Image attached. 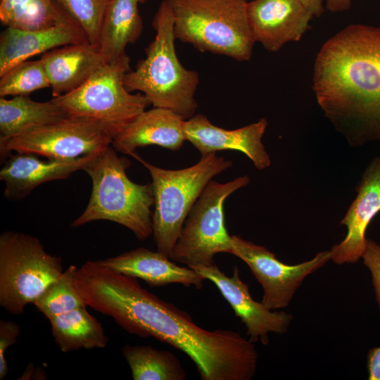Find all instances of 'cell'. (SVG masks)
I'll use <instances>...</instances> for the list:
<instances>
[{
  "label": "cell",
  "instance_id": "obj_1",
  "mask_svg": "<svg viewBox=\"0 0 380 380\" xmlns=\"http://www.w3.org/2000/svg\"><path fill=\"white\" fill-rule=\"evenodd\" d=\"M77 290L87 306L127 332L184 353L202 380H250L256 372L254 343L236 331L198 326L189 314L143 288L136 277L93 261L80 275Z\"/></svg>",
  "mask_w": 380,
  "mask_h": 380
},
{
  "label": "cell",
  "instance_id": "obj_2",
  "mask_svg": "<svg viewBox=\"0 0 380 380\" xmlns=\"http://www.w3.org/2000/svg\"><path fill=\"white\" fill-rule=\"evenodd\" d=\"M312 89L348 144L380 141V27L353 24L329 38L314 64Z\"/></svg>",
  "mask_w": 380,
  "mask_h": 380
},
{
  "label": "cell",
  "instance_id": "obj_3",
  "mask_svg": "<svg viewBox=\"0 0 380 380\" xmlns=\"http://www.w3.org/2000/svg\"><path fill=\"white\" fill-rule=\"evenodd\" d=\"M152 24L156 36L145 49L146 58L125 75L124 84L130 92H142L153 107L171 110L186 120L198 108L195 93L199 75L186 69L177 56L173 18L165 0Z\"/></svg>",
  "mask_w": 380,
  "mask_h": 380
},
{
  "label": "cell",
  "instance_id": "obj_4",
  "mask_svg": "<svg viewBox=\"0 0 380 380\" xmlns=\"http://www.w3.org/2000/svg\"><path fill=\"white\" fill-rule=\"evenodd\" d=\"M129 165L130 161L119 157L113 146L99 153L84 170L91 180V194L84 212L71 223L72 227L108 220L125 227L140 241L153 235V186L131 181L126 173Z\"/></svg>",
  "mask_w": 380,
  "mask_h": 380
},
{
  "label": "cell",
  "instance_id": "obj_5",
  "mask_svg": "<svg viewBox=\"0 0 380 380\" xmlns=\"http://www.w3.org/2000/svg\"><path fill=\"white\" fill-rule=\"evenodd\" d=\"M176 39L201 52L251 59L254 44L247 15L248 0H165Z\"/></svg>",
  "mask_w": 380,
  "mask_h": 380
},
{
  "label": "cell",
  "instance_id": "obj_6",
  "mask_svg": "<svg viewBox=\"0 0 380 380\" xmlns=\"http://www.w3.org/2000/svg\"><path fill=\"white\" fill-rule=\"evenodd\" d=\"M135 158L148 170L154 190L153 236L157 251L170 258L184 221L202 191L216 175L232 166V161L216 153L202 156L195 165L171 170Z\"/></svg>",
  "mask_w": 380,
  "mask_h": 380
},
{
  "label": "cell",
  "instance_id": "obj_7",
  "mask_svg": "<svg viewBox=\"0 0 380 380\" xmlns=\"http://www.w3.org/2000/svg\"><path fill=\"white\" fill-rule=\"evenodd\" d=\"M129 63L127 54L107 63L82 86L51 101L68 117L97 122L116 136L151 104L144 94H132L125 87Z\"/></svg>",
  "mask_w": 380,
  "mask_h": 380
},
{
  "label": "cell",
  "instance_id": "obj_8",
  "mask_svg": "<svg viewBox=\"0 0 380 380\" xmlns=\"http://www.w3.org/2000/svg\"><path fill=\"white\" fill-rule=\"evenodd\" d=\"M62 260L46 251L39 239L23 232L0 235V305L23 313L63 272Z\"/></svg>",
  "mask_w": 380,
  "mask_h": 380
},
{
  "label": "cell",
  "instance_id": "obj_9",
  "mask_svg": "<svg viewBox=\"0 0 380 380\" xmlns=\"http://www.w3.org/2000/svg\"><path fill=\"white\" fill-rule=\"evenodd\" d=\"M250 183L247 175L226 183L210 180L189 213L170 258L188 267L211 266L219 253L233 254L232 238L225 227L224 203Z\"/></svg>",
  "mask_w": 380,
  "mask_h": 380
},
{
  "label": "cell",
  "instance_id": "obj_10",
  "mask_svg": "<svg viewBox=\"0 0 380 380\" xmlns=\"http://www.w3.org/2000/svg\"><path fill=\"white\" fill-rule=\"evenodd\" d=\"M115 134L95 122L66 117L55 123L37 127L0 140L1 156L11 151L67 160L101 152L112 144Z\"/></svg>",
  "mask_w": 380,
  "mask_h": 380
},
{
  "label": "cell",
  "instance_id": "obj_11",
  "mask_svg": "<svg viewBox=\"0 0 380 380\" xmlns=\"http://www.w3.org/2000/svg\"><path fill=\"white\" fill-rule=\"evenodd\" d=\"M234 255L243 260L261 285V302L271 310L289 305L306 277L324 267L329 260V251L317 253L309 260L289 265L279 260L265 246L238 235L232 236Z\"/></svg>",
  "mask_w": 380,
  "mask_h": 380
},
{
  "label": "cell",
  "instance_id": "obj_12",
  "mask_svg": "<svg viewBox=\"0 0 380 380\" xmlns=\"http://www.w3.org/2000/svg\"><path fill=\"white\" fill-rule=\"evenodd\" d=\"M205 279L213 282L246 327V334L253 343L260 341L267 345L269 334H285L293 320V315L282 310H271L251 296L248 285L243 281L237 267L228 276L215 265L191 267Z\"/></svg>",
  "mask_w": 380,
  "mask_h": 380
},
{
  "label": "cell",
  "instance_id": "obj_13",
  "mask_svg": "<svg viewBox=\"0 0 380 380\" xmlns=\"http://www.w3.org/2000/svg\"><path fill=\"white\" fill-rule=\"evenodd\" d=\"M357 195L339 225L347 229L344 239L329 250L336 265L353 264L362 258L367 248L366 232L380 212V158L374 157L365 167L355 188Z\"/></svg>",
  "mask_w": 380,
  "mask_h": 380
},
{
  "label": "cell",
  "instance_id": "obj_14",
  "mask_svg": "<svg viewBox=\"0 0 380 380\" xmlns=\"http://www.w3.org/2000/svg\"><path fill=\"white\" fill-rule=\"evenodd\" d=\"M268 122L265 118L241 128L227 130L213 125L203 114L193 115L185 120L186 141L191 142L202 156L223 150L244 153L254 167L262 170L271 165L270 156L262 138Z\"/></svg>",
  "mask_w": 380,
  "mask_h": 380
},
{
  "label": "cell",
  "instance_id": "obj_15",
  "mask_svg": "<svg viewBox=\"0 0 380 380\" xmlns=\"http://www.w3.org/2000/svg\"><path fill=\"white\" fill-rule=\"evenodd\" d=\"M247 15L255 42L272 52L288 42L299 41L313 17L298 0L248 1Z\"/></svg>",
  "mask_w": 380,
  "mask_h": 380
},
{
  "label": "cell",
  "instance_id": "obj_16",
  "mask_svg": "<svg viewBox=\"0 0 380 380\" xmlns=\"http://www.w3.org/2000/svg\"><path fill=\"white\" fill-rule=\"evenodd\" d=\"M100 153L67 160H42L31 153L8 156L0 170V179L5 183L4 195L11 201L21 200L45 182L67 179L76 171H84Z\"/></svg>",
  "mask_w": 380,
  "mask_h": 380
},
{
  "label": "cell",
  "instance_id": "obj_17",
  "mask_svg": "<svg viewBox=\"0 0 380 380\" xmlns=\"http://www.w3.org/2000/svg\"><path fill=\"white\" fill-rule=\"evenodd\" d=\"M89 42L75 20L45 29L23 30L7 27L0 34V77L15 65L55 48Z\"/></svg>",
  "mask_w": 380,
  "mask_h": 380
},
{
  "label": "cell",
  "instance_id": "obj_18",
  "mask_svg": "<svg viewBox=\"0 0 380 380\" xmlns=\"http://www.w3.org/2000/svg\"><path fill=\"white\" fill-rule=\"evenodd\" d=\"M159 251L144 247L117 256L98 260L103 265L117 272L143 279L151 287L180 284L200 289L205 279L192 268L182 267Z\"/></svg>",
  "mask_w": 380,
  "mask_h": 380
},
{
  "label": "cell",
  "instance_id": "obj_19",
  "mask_svg": "<svg viewBox=\"0 0 380 380\" xmlns=\"http://www.w3.org/2000/svg\"><path fill=\"white\" fill-rule=\"evenodd\" d=\"M185 120L171 110L153 107L139 114L113 139V147L132 156L139 147L156 145L178 151L186 141Z\"/></svg>",
  "mask_w": 380,
  "mask_h": 380
},
{
  "label": "cell",
  "instance_id": "obj_20",
  "mask_svg": "<svg viewBox=\"0 0 380 380\" xmlns=\"http://www.w3.org/2000/svg\"><path fill=\"white\" fill-rule=\"evenodd\" d=\"M53 97L72 91L107 63L99 48L90 42L55 48L42 54Z\"/></svg>",
  "mask_w": 380,
  "mask_h": 380
},
{
  "label": "cell",
  "instance_id": "obj_21",
  "mask_svg": "<svg viewBox=\"0 0 380 380\" xmlns=\"http://www.w3.org/2000/svg\"><path fill=\"white\" fill-rule=\"evenodd\" d=\"M138 0H110L101 24L99 48L106 63L127 54L128 44L139 38L144 24Z\"/></svg>",
  "mask_w": 380,
  "mask_h": 380
},
{
  "label": "cell",
  "instance_id": "obj_22",
  "mask_svg": "<svg viewBox=\"0 0 380 380\" xmlns=\"http://www.w3.org/2000/svg\"><path fill=\"white\" fill-rule=\"evenodd\" d=\"M68 117L51 100L38 102L28 96L0 99V140L55 123Z\"/></svg>",
  "mask_w": 380,
  "mask_h": 380
},
{
  "label": "cell",
  "instance_id": "obj_23",
  "mask_svg": "<svg viewBox=\"0 0 380 380\" xmlns=\"http://www.w3.org/2000/svg\"><path fill=\"white\" fill-rule=\"evenodd\" d=\"M52 336L59 349L68 353L79 349L103 348L108 342L101 324L86 307L48 319Z\"/></svg>",
  "mask_w": 380,
  "mask_h": 380
},
{
  "label": "cell",
  "instance_id": "obj_24",
  "mask_svg": "<svg viewBox=\"0 0 380 380\" xmlns=\"http://www.w3.org/2000/svg\"><path fill=\"white\" fill-rule=\"evenodd\" d=\"M0 20L7 27L37 30L75 20L55 0H0Z\"/></svg>",
  "mask_w": 380,
  "mask_h": 380
},
{
  "label": "cell",
  "instance_id": "obj_25",
  "mask_svg": "<svg viewBox=\"0 0 380 380\" xmlns=\"http://www.w3.org/2000/svg\"><path fill=\"white\" fill-rule=\"evenodd\" d=\"M122 353L134 380H184L186 376L179 359L170 351L127 344Z\"/></svg>",
  "mask_w": 380,
  "mask_h": 380
},
{
  "label": "cell",
  "instance_id": "obj_26",
  "mask_svg": "<svg viewBox=\"0 0 380 380\" xmlns=\"http://www.w3.org/2000/svg\"><path fill=\"white\" fill-rule=\"evenodd\" d=\"M77 270L75 265H70L32 303L47 319L87 306L75 287Z\"/></svg>",
  "mask_w": 380,
  "mask_h": 380
},
{
  "label": "cell",
  "instance_id": "obj_27",
  "mask_svg": "<svg viewBox=\"0 0 380 380\" xmlns=\"http://www.w3.org/2000/svg\"><path fill=\"white\" fill-rule=\"evenodd\" d=\"M0 77L1 97L29 96L36 90L50 87L41 59L21 62Z\"/></svg>",
  "mask_w": 380,
  "mask_h": 380
},
{
  "label": "cell",
  "instance_id": "obj_28",
  "mask_svg": "<svg viewBox=\"0 0 380 380\" xmlns=\"http://www.w3.org/2000/svg\"><path fill=\"white\" fill-rule=\"evenodd\" d=\"M83 29L91 44L99 46L101 24L110 0H55Z\"/></svg>",
  "mask_w": 380,
  "mask_h": 380
},
{
  "label": "cell",
  "instance_id": "obj_29",
  "mask_svg": "<svg viewBox=\"0 0 380 380\" xmlns=\"http://www.w3.org/2000/svg\"><path fill=\"white\" fill-rule=\"evenodd\" d=\"M362 259L371 274L372 283L380 311V243L368 239Z\"/></svg>",
  "mask_w": 380,
  "mask_h": 380
},
{
  "label": "cell",
  "instance_id": "obj_30",
  "mask_svg": "<svg viewBox=\"0 0 380 380\" xmlns=\"http://www.w3.org/2000/svg\"><path fill=\"white\" fill-rule=\"evenodd\" d=\"M20 334V326L11 321L0 320V379L6 377L8 367L5 357L6 350L17 341Z\"/></svg>",
  "mask_w": 380,
  "mask_h": 380
},
{
  "label": "cell",
  "instance_id": "obj_31",
  "mask_svg": "<svg viewBox=\"0 0 380 380\" xmlns=\"http://www.w3.org/2000/svg\"><path fill=\"white\" fill-rule=\"evenodd\" d=\"M369 380H380V347L370 348L367 354Z\"/></svg>",
  "mask_w": 380,
  "mask_h": 380
},
{
  "label": "cell",
  "instance_id": "obj_32",
  "mask_svg": "<svg viewBox=\"0 0 380 380\" xmlns=\"http://www.w3.org/2000/svg\"><path fill=\"white\" fill-rule=\"evenodd\" d=\"M308 10H309L313 16L319 17L324 12V0H298Z\"/></svg>",
  "mask_w": 380,
  "mask_h": 380
},
{
  "label": "cell",
  "instance_id": "obj_33",
  "mask_svg": "<svg viewBox=\"0 0 380 380\" xmlns=\"http://www.w3.org/2000/svg\"><path fill=\"white\" fill-rule=\"evenodd\" d=\"M327 8L331 12H342L350 8L351 0H325Z\"/></svg>",
  "mask_w": 380,
  "mask_h": 380
},
{
  "label": "cell",
  "instance_id": "obj_34",
  "mask_svg": "<svg viewBox=\"0 0 380 380\" xmlns=\"http://www.w3.org/2000/svg\"><path fill=\"white\" fill-rule=\"evenodd\" d=\"M34 365L32 363H30L27 365L23 374L18 378V379H30L32 377V374L34 373Z\"/></svg>",
  "mask_w": 380,
  "mask_h": 380
},
{
  "label": "cell",
  "instance_id": "obj_35",
  "mask_svg": "<svg viewBox=\"0 0 380 380\" xmlns=\"http://www.w3.org/2000/svg\"><path fill=\"white\" fill-rule=\"evenodd\" d=\"M146 1H148V0H138L139 3H140V4H144V3H145Z\"/></svg>",
  "mask_w": 380,
  "mask_h": 380
},
{
  "label": "cell",
  "instance_id": "obj_36",
  "mask_svg": "<svg viewBox=\"0 0 380 380\" xmlns=\"http://www.w3.org/2000/svg\"><path fill=\"white\" fill-rule=\"evenodd\" d=\"M379 158H380V155L379 156Z\"/></svg>",
  "mask_w": 380,
  "mask_h": 380
}]
</instances>
